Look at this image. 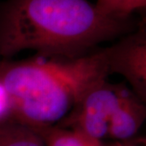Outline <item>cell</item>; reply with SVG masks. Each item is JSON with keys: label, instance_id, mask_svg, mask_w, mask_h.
I'll return each mask as SVG.
<instances>
[{"label": "cell", "instance_id": "6da1fadb", "mask_svg": "<svg viewBox=\"0 0 146 146\" xmlns=\"http://www.w3.org/2000/svg\"><path fill=\"white\" fill-rule=\"evenodd\" d=\"M129 26L87 0H8L0 10V57L33 50L75 58Z\"/></svg>", "mask_w": 146, "mask_h": 146}, {"label": "cell", "instance_id": "7a4b0ae2", "mask_svg": "<svg viewBox=\"0 0 146 146\" xmlns=\"http://www.w3.org/2000/svg\"><path fill=\"white\" fill-rule=\"evenodd\" d=\"M104 50L66 60L0 63L11 119L34 129L60 123L95 84L109 76Z\"/></svg>", "mask_w": 146, "mask_h": 146}, {"label": "cell", "instance_id": "3957f363", "mask_svg": "<svg viewBox=\"0 0 146 146\" xmlns=\"http://www.w3.org/2000/svg\"><path fill=\"white\" fill-rule=\"evenodd\" d=\"M126 91L106 80L95 84L84 94L58 127H71L91 139L101 141L108 136L110 120Z\"/></svg>", "mask_w": 146, "mask_h": 146}, {"label": "cell", "instance_id": "277c9868", "mask_svg": "<svg viewBox=\"0 0 146 146\" xmlns=\"http://www.w3.org/2000/svg\"><path fill=\"white\" fill-rule=\"evenodd\" d=\"M109 73H118L130 83L136 97L146 98V33L141 26L112 46L103 49Z\"/></svg>", "mask_w": 146, "mask_h": 146}, {"label": "cell", "instance_id": "5b68a950", "mask_svg": "<svg viewBox=\"0 0 146 146\" xmlns=\"http://www.w3.org/2000/svg\"><path fill=\"white\" fill-rule=\"evenodd\" d=\"M141 102L126 90L110 122L107 137L126 141L136 135L145 119V106Z\"/></svg>", "mask_w": 146, "mask_h": 146}, {"label": "cell", "instance_id": "8992f818", "mask_svg": "<svg viewBox=\"0 0 146 146\" xmlns=\"http://www.w3.org/2000/svg\"><path fill=\"white\" fill-rule=\"evenodd\" d=\"M0 146H46L34 128L16 119L0 123Z\"/></svg>", "mask_w": 146, "mask_h": 146}, {"label": "cell", "instance_id": "52a82bcc", "mask_svg": "<svg viewBox=\"0 0 146 146\" xmlns=\"http://www.w3.org/2000/svg\"><path fill=\"white\" fill-rule=\"evenodd\" d=\"M35 130L42 136L46 146H98L101 144V141L91 139L78 131L58 126Z\"/></svg>", "mask_w": 146, "mask_h": 146}, {"label": "cell", "instance_id": "ba28073f", "mask_svg": "<svg viewBox=\"0 0 146 146\" xmlns=\"http://www.w3.org/2000/svg\"><path fill=\"white\" fill-rule=\"evenodd\" d=\"M95 6L105 15L128 19L133 11L145 7L146 0H97Z\"/></svg>", "mask_w": 146, "mask_h": 146}, {"label": "cell", "instance_id": "9c48e42d", "mask_svg": "<svg viewBox=\"0 0 146 146\" xmlns=\"http://www.w3.org/2000/svg\"><path fill=\"white\" fill-rule=\"evenodd\" d=\"M11 119V106L9 96L0 82V123Z\"/></svg>", "mask_w": 146, "mask_h": 146}, {"label": "cell", "instance_id": "30bf717a", "mask_svg": "<svg viewBox=\"0 0 146 146\" xmlns=\"http://www.w3.org/2000/svg\"><path fill=\"white\" fill-rule=\"evenodd\" d=\"M107 146H136L134 145H131L130 143H126V142H121V141H118L116 143H114L112 145H109Z\"/></svg>", "mask_w": 146, "mask_h": 146}, {"label": "cell", "instance_id": "8fae6325", "mask_svg": "<svg viewBox=\"0 0 146 146\" xmlns=\"http://www.w3.org/2000/svg\"><path fill=\"white\" fill-rule=\"evenodd\" d=\"M98 146H105V145H102V144L101 143V144H100V145H98Z\"/></svg>", "mask_w": 146, "mask_h": 146}]
</instances>
